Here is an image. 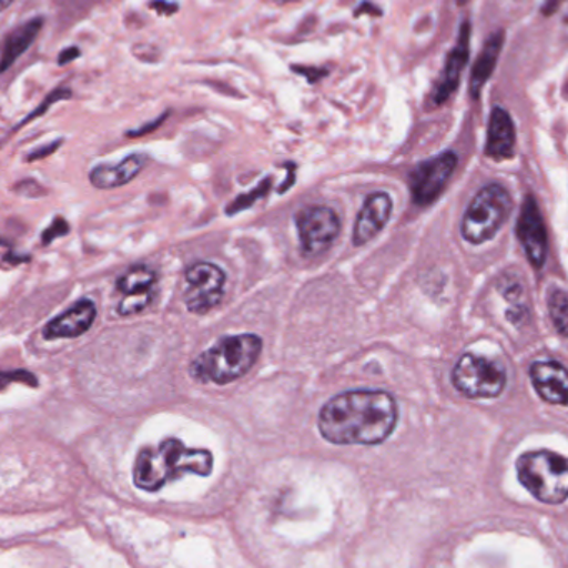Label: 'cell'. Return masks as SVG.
<instances>
[{"label":"cell","instance_id":"6da1fadb","mask_svg":"<svg viewBox=\"0 0 568 568\" xmlns=\"http://www.w3.org/2000/svg\"><path fill=\"white\" fill-rule=\"evenodd\" d=\"M397 417L396 399L386 390H347L321 407L317 427L337 446H376L396 429Z\"/></svg>","mask_w":568,"mask_h":568},{"label":"cell","instance_id":"7a4b0ae2","mask_svg":"<svg viewBox=\"0 0 568 568\" xmlns=\"http://www.w3.org/2000/svg\"><path fill=\"white\" fill-rule=\"evenodd\" d=\"M213 470V454L192 449L182 440L165 439L156 447H145L136 456L133 467L135 486L146 493H156L185 474L206 477Z\"/></svg>","mask_w":568,"mask_h":568},{"label":"cell","instance_id":"3957f363","mask_svg":"<svg viewBox=\"0 0 568 568\" xmlns=\"http://www.w3.org/2000/svg\"><path fill=\"white\" fill-rule=\"evenodd\" d=\"M263 341L256 334L225 336L190 364L193 379L202 384H225L246 376L262 354Z\"/></svg>","mask_w":568,"mask_h":568},{"label":"cell","instance_id":"277c9868","mask_svg":"<svg viewBox=\"0 0 568 568\" xmlns=\"http://www.w3.org/2000/svg\"><path fill=\"white\" fill-rule=\"evenodd\" d=\"M520 484L547 506H560L568 499V459L552 450L523 454L516 464Z\"/></svg>","mask_w":568,"mask_h":568},{"label":"cell","instance_id":"5b68a950","mask_svg":"<svg viewBox=\"0 0 568 568\" xmlns=\"http://www.w3.org/2000/svg\"><path fill=\"white\" fill-rule=\"evenodd\" d=\"M513 199L499 183L484 186L467 209L460 225L463 239L470 245L489 242L513 212Z\"/></svg>","mask_w":568,"mask_h":568},{"label":"cell","instance_id":"8992f818","mask_svg":"<svg viewBox=\"0 0 568 568\" xmlns=\"http://www.w3.org/2000/svg\"><path fill=\"white\" fill-rule=\"evenodd\" d=\"M453 384L469 399H494L506 389V367L489 357L467 353L454 366Z\"/></svg>","mask_w":568,"mask_h":568},{"label":"cell","instance_id":"52a82bcc","mask_svg":"<svg viewBox=\"0 0 568 568\" xmlns=\"http://www.w3.org/2000/svg\"><path fill=\"white\" fill-rule=\"evenodd\" d=\"M296 226L306 256H317L329 250L341 230L339 219L329 206H306L297 213Z\"/></svg>","mask_w":568,"mask_h":568},{"label":"cell","instance_id":"ba28073f","mask_svg":"<svg viewBox=\"0 0 568 568\" xmlns=\"http://www.w3.org/2000/svg\"><path fill=\"white\" fill-rule=\"evenodd\" d=\"M185 304L190 313L206 314L222 303L226 275L213 263L200 262L185 275Z\"/></svg>","mask_w":568,"mask_h":568},{"label":"cell","instance_id":"9c48e42d","mask_svg":"<svg viewBox=\"0 0 568 568\" xmlns=\"http://www.w3.org/2000/svg\"><path fill=\"white\" fill-rule=\"evenodd\" d=\"M457 166V155L444 152L419 163L409 175L410 195L419 206H427L439 199Z\"/></svg>","mask_w":568,"mask_h":568},{"label":"cell","instance_id":"30bf717a","mask_svg":"<svg viewBox=\"0 0 568 568\" xmlns=\"http://www.w3.org/2000/svg\"><path fill=\"white\" fill-rule=\"evenodd\" d=\"M517 236L520 245L526 252L527 258L532 263L534 268H542L547 260V232L544 225L542 213H540L537 200L532 195L527 196L520 210L519 223H517Z\"/></svg>","mask_w":568,"mask_h":568},{"label":"cell","instance_id":"8fae6325","mask_svg":"<svg viewBox=\"0 0 568 568\" xmlns=\"http://www.w3.org/2000/svg\"><path fill=\"white\" fill-rule=\"evenodd\" d=\"M470 52V26L469 22H464L460 27L459 39L456 45L450 50L447 55L446 67H444L443 75L437 82L436 89L433 92V103L436 106L443 105L447 100L453 97L459 87L460 77H463L464 69L469 62Z\"/></svg>","mask_w":568,"mask_h":568},{"label":"cell","instance_id":"7c38bea8","mask_svg":"<svg viewBox=\"0 0 568 568\" xmlns=\"http://www.w3.org/2000/svg\"><path fill=\"white\" fill-rule=\"evenodd\" d=\"M534 389L546 403L568 406V369L557 361H537L530 366Z\"/></svg>","mask_w":568,"mask_h":568},{"label":"cell","instance_id":"4fadbf2b","mask_svg":"<svg viewBox=\"0 0 568 568\" xmlns=\"http://www.w3.org/2000/svg\"><path fill=\"white\" fill-rule=\"evenodd\" d=\"M390 213H393L390 196L384 192L371 193L357 215L356 225H354V245L363 246L376 239L377 233L389 222Z\"/></svg>","mask_w":568,"mask_h":568},{"label":"cell","instance_id":"5bb4252c","mask_svg":"<svg viewBox=\"0 0 568 568\" xmlns=\"http://www.w3.org/2000/svg\"><path fill=\"white\" fill-rule=\"evenodd\" d=\"M97 317L95 304L90 300H82L72 307L53 317L43 327L45 339H62V337H79L92 327Z\"/></svg>","mask_w":568,"mask_h":568},{"label":"cell","instance_id":"9a60e30c","mask_svg":"<svg viewBox=\"0 0 568 568\" xmlns=\"http://www.w3.org/2000/svg\"><path fill=\"white\" fill-rule=\"evenodd\" d=\"M516 150V126L507 110L496 106L487 129L486 155L494 160L513 159Z\"/></svg>","mask_w":568,"mask_h":568},{"label":"cell","instance_id":"2e32d148","mask_svg":"<svg viewBox=\"0 0 568 568\" xmlns=\"http://www.w3.org/2000/svg\"><path fill=\"white\" fill-rule=\"evenodd\" d=\"M146 163H149V156L143 155V153H133V155L122 160L119 165L95 166L90 172V183L99 190L119 189V186L126 185L136 175H140Z\"/></svg>","mask_w":568,"mask_h":568},{"label":"cell","instance_id":"e0dca14e","mask_svg":"<svg viewBox=\"0 0 568 568\" xmlns=\"http://www.w3.org/2000/svg\"><path fill=\"white\" fill-rule=\"evenodd\" d=\"M504 47V33H494L489 37L486 45L480 50L479 57H477L476 63H474L473 73H470L469 90L470 95L474 99L480 95L484 85L489 82L493 77L494 70H496L497 62H499L500 50Z\"/></svg>","mask_w":568,"mask_h":568},{"label":"cell","instance_id":"ac0fdd59","mask_svg":"<svg viewBox=\"0 0 568 568\" xmlns=\"http://www.w3.org/2000/svg\"><path fill=\"white\" fill-rule=\"evenodd\" d=\"M42 29V19H33L23 23L19 29L13 30L7 37L6 45H3L2 59H0V73L6 72L36 40L37 33Z\"/></svg>","mask_w":568,"mask_h":568},{"label":"cell","instance_id":"d6986e66","mask_svg":"<svg viewBox=\"0 0 568 568\" xmlns=\"http://www.w3.org/2000/svg\"><path fill=\"white\" fill-rule=\"evenodd\" d=\"M156 275L149 266H133L125 275L120 276L116 282V290L126 294L150 293L155 286Z\"/></svg>","mask_w":568,"mask_h":568},{"label":"cell","instance_id":"ffe728a7","mask_svg":"<svg viewBox=\"0 0 568 568\" xmlns=\"http://www.w3.org/2000/svg\"><path fill=\"white\" fill-rule=\"evenodd\" d=\"M549 313L559 334L568 337V296L564 291L557 290L550 294Z\"/></svg>","mask_w":568,"mask_h":568},{"label":"cell","instance_id":"44dd1931","mask_svg":"<svg viewBox=\"0 0 568 568\" xmlns=\"http://www.w3.org/2000/svg\"><path fill=\"white\" fill-rule=\"evenodd\" d=\"M153 300V291L150 293L126 294L122 303L119 304L120 316H132V314L142 313Z\"/></svg>","mask_w":568,"mask_h":568},{"label":"cell","instance_id":"7402d4cb","mask_svg":"<svg viewBox=\"0 0 568 568\" xmlns=\"http://www.w3.org/2000/svg\"><path fill=\"white\" fill-rule=\"evenodd\" d=\"M10 383H23L36 387L39 384L37 377L27 371H9V373H0V390L6 389Z\"/></svg>","mask_w":568,"mask_h":568},{"label":"cell","instance_id":"603a6c76","mask_svg":"<svg viewBox=\"0 0 568 568\" xmlns=\"http://www.w3.org/2000/svg\"><path fill=\"white\" fill-rule=\"evenodd\" d=\"M69 233V223L62 219V216H57L55 222L49 226V229L43 232L42 243L43 245H49L53 240L59 239V236L67 235Z\"/></svg>","mask_w":568,"mask_h":568},{"label":"cell","instance_id":"cb8c5ba5","mask_svg":"<svg viewBox=\"0 0 568 568\" xmlns=\"http://www.w3.org/2000/svg\"><path fill=\"white\" fill-rule=\"evenodd\" d=\"M150 7H153L160 16H173L179 10V3L169 2V0H153Z\"/></svg>","mask_w":568,"mask_h":568},{"label":"cell","instance_id":"d4e9b609","mask_svg":"<svg viewBox=\"0 0 568 568\" xmlns=\"http://www.w3.org/2000/svg\"><path fill=\"white\" fill-rule=\"evenodd\" d=\"M60 140L55 143H50V145L43 146V149L36 150L32 155L29 156V160L43 159V156L50 155V153L55 152L60 146Z\"/></svg>","mask_w":568,"mask_h":568},{"label":"cell","instance_id":"484cf974","mask_svg":"<svg viewBox=\"0 0 568 568\" xmlns=\"http://www.w3.org/2000/svg\"><path fill=\"white\" fill-rule=\"evenodd\" d=\"M77 57H80V50L77 47H70V49L63 50L59 57L60 65H65V63L72 62Z\"/></svg>","mask_w":568,"mask_h":568},{"label":"cell","instance_id":"4316f807","mask_svg":"<svg viewBox=\"0 0 568 568\" xmlns=\"http://www.w3.org/2000/svg\"><path fill=\"white\" fill-rule=\"evenodd\" d=\"M564 2H566V0H547L546 6L542 7V12L550 16V13L556 12Z\"/></svg>","mask_w":568,"mask_h":568},{"label":"cell","instance_id":"83f0119b","mask_svg":"<svg viewBox=\"0 0 568 568\" xmlns=\"http://www.w3.org/2000/svg\"><path fill=\"white\" fill-rule=\"evenodd\" d=\"M363 10H366L364 13H373V16H379L381 10L377 9L376 6H371L369 2H364L363 6L359 7V9L356 10V13L363 12Z\"/></svg>","mask_w":568,"mask_h":568},{"label":"cell","instance_id":"f1b7e54d","mask_svg":"<svg viewBox=\"0 0 568 568\" xmlns=\"http://www.w3.org/2000/svg\"><path fill=\"white\" fill-rule=\"evenodd\" d=\"M13 0H0V12H2V10H6L7 7L10 6V3H12Z\"/></svg>","mask_w":568,"mask_h":568},{"label":"cell","instance_id":"f546056e","mask_svg":"<svg viewBox=\"0 0 568 568\" xmlns=\"http://www.w3.org/2000/svg\"><path fill=\"white\" fill-rule=\"evenodd\" d=\"M457 6H466L467 2H470V0H456Z\"/></svg>","mask_w":568,"mask_h":568},{"label":"cell","instance_id":"4dcf8cb0","mask_svg":"<svg viewBox=\"0 0 568 568\" xmlns=\"http://www.w3.org/2000/svg\"><path fill=\"white\" fill-rule=\"evenodd\" d=\"M564 22L568 23V12L566 13V17H564Z\"/></svg>","mask_w":568,"mask_h":568}]
</instances>
